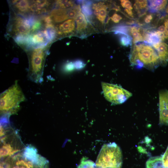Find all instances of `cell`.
I'll return each mask as SVG.
<instances>
[{"label":"cell","mask_w":168,"mask_h":168,"mask_svg":"<svg viewBox=\"0 0 168 168\" xmlns=\"http://www.w3.org/2000/svg\"><path fill=\"white\" fill-rule=\"evenodd\" d=\"M2 162L4 168H48V161L30 145Z\"/></svg>","instance_id":"1"},{"label":"cell","mask_w":168,"mask_h":168,"mask_svg":"<svg viewBox=\"0 0 168 168\" xmlns=\"http://www.w3.org/2000/svg\"><path fill=\"white\" fill-rule=\"evenodd\" d=\"M37 17L34 16H23L10 10L6 35L12 37L17 44L21 46L30 35L31 26Z\"/></svg>","instance_id":"2"},{"label":"cell","mask_w":168,"mask_h":168,"mask_svg":"<svg viewBox=\"0 0 168 168\" xmlns=\"http://www.w3.org/2000/svg\"><path fill=\"white\" fill-rule=\"evenodd\" d=\"M129 58L131 64L138 68H145L152 70L161 65L156 51L145 44L134 45Z\"/></svg>","instance_id":"3"},{"label":"cell","mask_w":168,"mask_h":168,"mask_svg":"<svg viewBox=\"0 0 168 168\" xmlns=\"http://www.w3.org/2000/svg\"><path fill=\"white\" fill-rule=\"evenodd\" d=\"M25 96L16 80L14 84L0 96L1 116L10 117L16 114L20 108V104L26 100Z\"/></svg>","instance_id":"4"},{"label":"cell","mask_w":168,"mask_h":168,"mask_svg":"<svg viewBox=\"0 0 168 168\" xmlns=\"http://www.w3.org/2000/svg\"><path fill=\"white\" fill-rule=\"evenodd\" d=\"M50 45L26 51L29 61L27 77L31 81L41 83L43 81L44 67Z\"/></svg>","instance_id":"5"},{"label":"cell","mask_w":168,"mask_h":168,"mask_svg":"<svg viewBox=\"0 0 168 168\" xmlns=\"http://www.w3.org/2000/svg\"><path fill=\"white\" fill-rule=\"evenodd\" d=\"M0 158L4 161L25 147L19 134L11 125L0 128Z\"/></svg>","instance_id":"6"},{"label":"cell","mask_w":168,"mask_h":168,"mask_svg":"<svg viewBox=\"0 0 168 168\" xmlns=\"http://www.w3.org/2000/svg\"><path fill=\"white\" fill-rule=\"evenodd\" d=\"M43 20L44 23L42 27L31 32L21 46L25 51L31 49L50 45L57 39L56 32L54 24L47 23L44 19Z\"/></svg>","instance_id":"7"},{"label":"cell","mask_w":168,"mask_h":168,"mask_svg":"<svg viewBox=\"0 0 168 168\" xmlns=\"http://www.w3.org/2000/svg\"><path fill=\"white\" fill-rule=\"evenodd\" d=\"M122 155L120 147L115 142L104 144L97 158L95 167L98 168H119L121 167Z\"/></svg>","instance_id":"8"},{"label":"cell","mask_w":168,"mask_h":168,"mask_svg":"<svg viewBox=\"0 0 168 168\" xmlns=\"http://www.w3.org/2000/svg\"><path fill=\"white\" fill-rule=\"evenodd\" d=\"M101 85L104 97L112 104H122L132 95L131 92L117 85L102 82Z\"/></svg>","instance_id":"9"},{"label":"cell","mask_w":168,"mask_h":168,"mask_svg":"<svg viewBox=\"0 0 168 168\" xmlns=\"http://www.w3.org/2000/svg\"><path fill=\"white\" fill-rule=\"evenodd\" d=\"M159 124L168 125V91L161 90L159 92Z\"/></svg>","instance_id":"10"},{"label":"cell","mask_w":168,"mask_h":168,"mask_svg":"<svg viewBox=\"0 0 168 168\" xmlns=\"http://www.w3.org/2000/svg\"><path fill=\"white\" fill-rule=\"evenodd\" d=\"M8 2L10 10L18 15L26 16H30V1L11 0Z\"/></svg>","instance_id":"11"},{"label":"cell","mask_w":168,"mask_h":168,"mask_svg":"<svg viewBox=\"0 0 168 168\" xmlns=\"http://www.w3.org/2000/svg\"><path fill=\"white\" fill-rule=\"evenodd\" d=\"M57 37L67 36L72 34L75 28V22L73 19H68L55 26Z\"/></svg>","instance_id":"12"},{"label":"cell","mask_w":168,"mask_h":168,"mask_svg":"<svg viewBox=\"0 0 168 168\" xmlns=\"http://www.w3.org/2000/svg\"><path fill=\"white\" fill-rule=\"evenodd\" d=\"M68 9L55 8L53 9L49 13L53 22L60 23L69 19Z\"/></svg>","instance_id":"13"},{"label":"cell","mask_w":168,"mask_h":168,"mask_svg":"<svg viewBox=\"0 0 168 168\" xmlns=\"http://www.w3.org/2000/svg\"><path fill=\"white\" fill-rule=\"evenodd\" d=\"M153 46L156 50L161 65H166L168 62V44L161 42Z\"/></svg>","instance_id":"14"},{"label":"cell","mask_w":168,"mask_h":168,"mask_svg":"<svg viewBox=\"0 0 168 168\" xmlns=\"http://www.w3.org/2000/svg\"><path fill=\"white\" fill-rule=\"evenodd\" d=\"M144 39L147 43L153 45L161 42V34L156 30L151 31L144 35Z\"/></svg>","instance_id":"15"},{"label":"cell","mask_w":168,"mask_h":168,"mask_svg":"<svg viewBox=\"0 0 168 168\" xmlns=\"http://www.w3.org/2000/svg\"><path fill=\"white\" fill-rule=\"evenodd\" d=\"M146 168H165L162 156H156L150 157L147 161Z\"/></svg>","instance_id":"16"},{"label":"cell","mask_w":168,"mask_h":168,"mask_svg":"<svg viewBox=\"0 0 168 168\" xmlns=\"http://www.w3.org/2000/svg\"><path fill=\"white\" fill-rule=\"evenodd\" d=\"M76 23V30L78 32L85 30L87 25V23L85 16L82 12L79 13L74 19Z\"/></svg>","instance_id":"17"},{"label":"cell","mask_w":168,"mask_h":168,"mask_svg":"<svg viewBox=\"0 0 168 168\" xmlns=\"http://www.w3.org/2000/svg\"><path fill=\"white\" fill-rule=\"evenodd\" d=\"M167 2V0H149V7L153 11H161L165 8Z\"/></svg>","instance_id":"18"},{"label":"cell","mask_w":168,"mask_h":168,"mask_svg":"<svg viewBox=\"0 0 168 168\" xmlns=\"http://www.w3.org/2000/svg\"><path fill=\"white\" fill-rule=\"evenodd\" d=\"M148 5L147 0H136L134 4L133 7L138 11L139 16H142L146 13Z\"/></svg>","instance_id":"19"},{"label":"cell","mask_w":168,"mask_h":168,"mask_svg":"<svg viewBox=\"0 0 168 168\" xmlns=\"http://www.w3.org/2000/svg\"><path fill=\"white\" fill-rule=\"evenodd\" d=\"M91 4L92 2L91 1H84L81 6V11L88 21L92 15Z\"/></svg>","instance_id":"20"},{"label":"cell","mask_w":168,"mask_h":168,"mask_svg":"<svg viewBox=\"0 0 168 168\" xmlns=\"http://www.w3.org/2000/svg\"><path fill=\"white\" fill-rule=\"evenodd\" d=\"M96 4L100 9L99 14L96 17L100 21L103 23L105 22L107 14V6L104 3L102 2Z\"/></svg>","instance_id":"21"},{"label":"cell","mask_w":168,"mask_h":168,"mask_svg":"<svg viewBox=\"0 0 168 168\" xmlns=\"http://www.w3.org/2000/svg\"><path fill=\"white\" fill-rule=\"evenodd\" d=\"M130 31L134 43L142 41L144 40V37L140 33L139 28L133 26L131 28Z\"/></svg>","instance_id":"22"},{"label":"cell","mask_w":168,"mask_h":168,"mask_svg":"<svg viewBox=\"0 0 168 168\" xmlns=\"http://www.w3.org/2000/svg\"><path fill=\"white\" fill-rule=\"evenodd\" d=\"M54 4L56 8L68 9L75 6L74 2L70 0H57Z\"/></svg>","instance_id":"23"},{"label":"cell","mask_w":168,"mask_h":168,"mask_svg":"<svg viewBox=\"0 0 168 168\" xmlns=\"http://www.w3.org/2000/svg\"><path fill=\"white\" fill-rule=\"evenodd\" d=\"M128 27L123 25H119L112 27L111 31L114 34L119 35H128Z\"/></svg>","instance_id":"24"},{"label":"cell","mask_w":168,"mask_h":168,"mask_svg":"<svg viewBox=\"0 0 168 168\" xmlns=\"http://www.w3.org/2000/svg\"><path fill=\"white\" fill-rule=\"evenodd\" d=\"M95 163L92 161L83 157L77 168H94Z\"/></svg>","instance_id":"25"},{"label":"cell","mask_w":168,"mask_h":168,"mask_svg":"<svg viewBox=\"0 0 168 168\" xmlns=\"http://www.w3.org/2000/svg\"><path fill=\"white\" fill-rule=\"evenodd\" d=\"M119 37L120 42L122 46L128 47L131 45L132 37L128 35H120Z\"/></svg>","instance_id":"26"},{"label":"cell","mask_w":168,"mask_h":168,"mask_svg":"<svg viewBox=\"0 0 168 168\" xmlns=\"http://www.w3.org/2000/svg\"><path fill=\"white\" fill-rule=\"evenodd\" d=\"M162 158L165 167L168 168V145L165 153L162 156Z\"/></svg>","instance_id":"27"},{"label":"cell","mask_w":168,"mask_h":168,"mask_svg":"<svg viewBox=\"0 0 168 168\" xmlns=\"http://www.w3.org/2000/svg\"><path fill=\"white\" fill-rule=\"evenodd\" d=\"M121 4L122 6L125 9L132 10L133 7L131 2L128 0H120Z\"/></svg>","instance_id":"28"},{"label":"cell","mask_w":168,"mask_h":168,"mask_svg":"<svg viewBox=\"0 0 168 168\" xmlns=\"http://www.w3.org/2000/svg\"><path fill=\"white\" fill-rule=\"evenodd\" d=\"M73 64L75 68L77 69H81L83 68L86 64L81 60H78L75 61Z\"/></svg>","instance_id":"29"},{"label":"cell","mask_w":168,"mask_h":168,"mask_svg":"<svg viewBox=\"0 0 168 168\" xmlns=\"http://www.w3.org/2000/svg\"><path fill=\"white\" fill-rule=\"evenodd\" d=\"M122 19V17L119 15L117 13H114L109 18V20L111 19L114 23H118Z\"/></svg>","instance_id":"30"},{"label":"cell","mask_w":168,"mask_h":168,"mask_svg":"<svg viewBox=\"0 0 168 168\" xmlns=\"http://www.w3.org/2000/svg\"><path fill=\"white\" fill-rule=\"evenodd\" d=\"M74 68L73 63L72 62H69L66 63L64 67V69L68 71H72Z\"/></svg>","instance_id":"31"},{"label":"cell","mask_w":168,"mask_h":168,"mask_svg":"<svg viewBox=\"0 0 168 168\" xmlns=\"http://www.w3.org/2000/svg\"><path fill=\"white\" fill-rule=\"evenodd\" d=\"M153 19V16L151 14L147 15L145 18L144 21L147 24L150 23Z\"/></svg>","instance_id":"32"},{"label":"cell","mask_w":168,"mask_h":168,"mask_svg":"<svg viewBox=\"0 0 168 168\" xmlns=\"http://www.w3.org/2000/svg\"><path fill=\"white\" fill-rule=\"evenodd\" d=\"M124 11L129 16L131 17H133V13L131 10L125 9H124Z\"/></svg>","instance_id":"33"},{"label":"cell","mask_w":168,"mask_h":168,"mask_svg":"<svg viewBox=\"0 0 168 168\" xmlns=\"http://www.w3.org/2000/svg\"><path fill=\"white\" fill-rule=\"evenodd\" d=\"M166 12L167 13H168V4H167V7H166Z\"/></svg>","instance_id":"34"},{"label":"cell","mask_w":168,"mask_h":168,"mask_svg":"<svg viewBox=\"0 0 168 168\" xmlns=\"http://www.w3.org/2000/svg\"><path fill=\"white\" fill-rule=\"evenodd\" d=\"M121 168V167H119V168ZM94 168H98L96 167L95 166V167Z\"/></svg>","instance_id":"35"},{"label":"cell","mask_w":168,"mask_h":168,"mask_svg":"<svg viewBox=\"0 0 168 168\" xmlns=\"http://www.w3.org/2000/svg\"></svg>","instance_id":"36"}]
</instances>
